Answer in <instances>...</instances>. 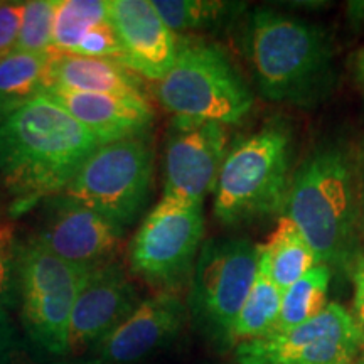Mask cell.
I'll use <instances>...</instances> for the list:
<instances>
[{
	"instance_id": "6da1fadb",
	"label": "cell",
	"mask_w": 364,
	"mask_h": 364,
	"mask_svg": "<svg viewBox=\"0 0 364 364\" xmlns=\"http://www.w3.org/2000/svg\"><path fill=\"white\" fill-rule=\"evenodd\" d=\"M284 215L309 241L318 263L332 275H351L363 255L353 140L326 136L309 150L295 166Z\"/></svg>"
},
{
	"instance_id": "7a4b0ae2",
	"label": "cell",
	"mask_w": 364,
	"mask_h": 364,
	"mask_svg": "<svg viewBox=\"0 0 364 364\" xmlns=\"http://www.w3.org/2000/svg\"><path fill=\"white\" fill-rule=\"evenodd\" d=\"M100 145L88 129L41 93L0 117V179L27 208L65 193Z\"/></svg>"
},
{
	"instance_id": "3957f363",
	"label": "cell",
	"mask_w": 364,
	"mask_h": 364,
	"mask_svg": "<svg viewBox=\"0 0 364 364\" xmlns=\"http://www.w3.org/2000/svg\"><path fill=\"white\" fill-rule=\"evenodd\" d=\"M241 48L258 93L272 103L314 108L338 83L336 49L324 27L275 7L245 16Z\"/></svg>"
},
{
	"instance_id": "277c9868",
	"label": "cell",
	"mask_w": 364,
	"mask_h": 364,
	"mask_svg": "<svg viewBox=\"0 0 364 364\" xmlns=\"http://www.w3.org/2000/svg\"><path fill=\"white\" fill-rule=\"evenodd\" d=\"M294 132L272 120L230 145L216 188L213 215L223 226L282 216L295 172Z\"/></svg>"
},
{
	"instance_id": "5b68a950",
	"label": "cell",
	"mask_w": 364,
	"mask_h": 364,
	"mask_svg": "<svg viewBox=\"0 0 364 364\" xmlns=\"http://www.w3.org/2000/svg\"><path fill=\"white\" fill-rule=\"evenodd\" d=\"M159 103L172 118L240 124L252 112L255 95L220 46L179 38L171 71L156 85Z\"/></svg>"
},
{
	"instance_id": "8992f818",
	"label": "cell",
	"mask_w": 364,
	"mask_h": 364,
	"mask_svg": "<svg viewBox=\"0 0 364 364\" xmlns=\"http://www.w3.org/2000/svg\"><path fill=\"white\" fill-rule=\"evenodd\" d=\"M258 245L221 236L204 241L189 280L188 312L196 331L218 353L236 348L233 329L258 273Z\"/></svg>"
},
{
	"instance_id": "52a82bcc",
	"label": "cell",
	"mask_w": 364,
	"mask_h": 364,
	"mask_svg": "<svg viewBox=\"0 0 364 364\" xmlns=\"http://www.w3.org/2000/svg\"><path fill=\"white\" fill-rule=\"evenodd\" d=\"M154 176L156 157L147 135L130 136L100 145L65 194L125 230L147 208Z\"/></svg>"
},
{
	"instance_id": "ba28073f",
	"label": "cell",
	"mask_w": 364,
	"mask_h": 364,
	"mask_svg": "<svg viewBox=\"0 0 364 364\" xmlns=\"http://www.w3.org/2000/svg\"><path fill=\"white\" fill-rule=\"evenodd\" d=\"M86 272L61 260L36 238L17 250L22 321L38 349L59 358L68 354L73 306Z\"/></svg>"
},
{
	"instance_id": "9c48e42d",
	"label": "cell",
	"mask_w": 364,
	"mask_h": 364,
	"mask_svg": "<svg viewBox=\"0 0 364 364\" xmlns=\"http://www.w3.org/2000/svg\"><path fill=\"white\" fill-rule=\"evenodd\" d=\"M204 231L203 204L162 198L132 240L130 272L159 292L176 294L189 284Z\"/></svg>"
},
{
	"instance_id": "30bf717a",
	"label": "cell",
	"mask_w": 364,
	"mask_h": 364,
	"mask_svg": "<svg viewBox=\"0 0 364 364\" xmlns=\"http://www.w3.org/2000/svg\"><path fill=\"white\" fill-rule=\"evenodd\" d=\"M363 346L364 334L353 314L329 302L306 324L243 341L235 358L238 364H353Z\"/></svg>"
},
{
	"instance_id": "8fae6325",
	"label": "cell",
	"mask_w": 364,
	"mask_h": 364,
	"mask_svg": "<svg viewBox=\"0 0 364 364\" xmlns=\"http://www.w3.org/2000/svg\"><path fill=\"white\" fill-rule=\"evenodd\" d=\"M228 150V127L172 118L164 149L162 198L203 204L216 188Z\"/></svg>"
},
{
	"instance_id": "7c38bea8",
	"label": "cell",
	"mask_w": 364,
	"mask_h": 364,
	"mask_svg": "<svg viewBox=\"0 0 364 364\" xmlns=\"http://www.w3.org/2000/svg\"><path fill=\"white\" fill-rule=\"evenodd\" d=\"M124 233V228L61 193L49 199L36 240L61 260L91 270L113 262Z\"/></svg>"
},
{
	"instance_id": "4fadbf2b",
	"label": "cell",
	"mask_w": 364,
	"mask_h": 364,
	"mask_svg": "<svg viewBox=\"0 0 364 364\" xmlns=\"http://www.w3.org/2000/svg\"><path fill=\"white\" fill-rule=\"evenodd\" d=\"M142 302L135 285L120 263L91 268L86 272L73 306L68 354L80 356L97 346L105 336L124 322Z\"/></svg>"
},
{
	"instance_id": "5bb4252c",
	"label": "cell",
	"mask_w": 364,
	"mask_h": 364,
	"mask_svg": "<svg viewBox=\"0 0 364 364\" xmlns=\"http://www.w3.org/2000/svg\"><path fill=\"white\" fill-rule=\"evenodd\" d=\"M188 306L177 294L157 292L91 349V359L112 364H140L174 344L188 324Z\"/></svg>"
},
{
	"instance_id": "9a60e30c",
	"label": "cell",
	"mask_w": 364,
	"mask_h": 364,
	"mask_svg": "<svg viewBox=\"0 0 364 364\" xmlns=\"http://www.w3.org/2000/svg\"><path fill=\"white\" fill-rule=\"evenodd\" d=\"M108 22L122 46L124 63L135 75L161 81L177 56L179 38L149 0H108Z\"/></svg>"
},
{
	"instance_id": "2e32d148",
	"label": "cell",
	"mask_w": 364,
	"mask_h": 364,
	"mask_svg": "<svg viewBox=\"0 0 364 364\" xmlns=\"http://www.w3.org/2000/svg\"><path fill=\"white\" fill-rule=\"evenodd\" d=\"M43 95L88 129L102 145L147 135L154 122L152 107L142 95L85 93L56 88L46 90Z\"/></svg>"
},
{
	"instance_id": "e0dca14e",
	"label": "cell",
	"mask_w": 364,
	"mask_h": 364,
	"mask_svg": "<svg viewBox=\"0 0 364 364\" xmlns=\"http://www.w3.org/2000/svg\"><path fill=\"white\" fill-rule=\"evenodd\" d=\"M53 88L145 97L144 83L139 76L118 59L86 58L54 51L46 70L43 91Z\"/></svg>"
},
{
	"instance_id": "ac0fdd59",
	"label": "cell",
	"mask_w": 364,
	"mask_h": 364,
	"mask_svg": "<svg viewBox=\"0 0 364 364\" xmlns=\"http://www.w3.org/2000/svg\"><path fill=\"white\" fill-rule=\"evenodd\" d=\"M258 268L282 292L318 265L316 252L295 223L285 215L279 216L275 230L267 243L258 245Z\"/></svg>"
},
{
	"instance_id": "d6986e66",
	"label": "cell",
	"mask_w": 364,
	"mask_h": 364,
	"mask_svg": "<svg viewBox=\"0 0 364 364\" xmlns=\"http://www.w3.org/2000/svg\"><path fill=\"white\" fill-rule=\"evenodd\" d=\"M152 6L174 34L220 29L247 11L243 2L220 0H152Z\"/></svg>"
},
{
	"instance_id": "ffe728a7",
	"label": "cell",
	"mask_w": 364,
	"mask_h": 364,
	"mask_svg": "<svg viewBox=\"0 0 364 364\" xmlns=\"http://www.w3.org/2000/svg\"><path fill=\"white\" fill-rule=\"evenodd\" d=\"M51 54L14 51L0 59V117L41 95Z\"/></svg>"
},
{
	"instance_id": "44dd1931",
	"label": "cell",
	"mask_w": 364,
	"mask_h": 364,
	"mask_svg": "<svg viewBox=\"0 0 364 364\" xmlns=\"http://www.w3.org/2000/svg\"><path fill=\"white\" fill-rule=\"evenodd\" d=\"M332 270L318 263L282 292L279 318L270 332L294 329L312 321L327 307V295L332 280Z\"/></svg>"
},
{
	"instance_id": "7402d4cb",
	"label": "cell",
	"mask_w": 364,
	"mask_h": 364,
	"mask_svg": "<svg viewBox=\"0 0 364 364\" xmlns=\"http://www.w3.org/2000/svg\"><path fill=\"white\" fill-rule=\"evenodd\" d=\"M280 304L282 290L258 268L257 279L236 318L233 329L235 344L238 346L243 341L267 336L279 318Z\"/></svg>"
},
{
	"instance_id": "603a6c76",
	"label": "cell",
	"mask_w": 364,
	"mask_h": 364,
	"mask_svg": "<svg viewBox=\"0 0 364 364\" xmlns=\"http://www.w3.org/2000/svg\"><path fill=\"white\" fill-rule=\"evenodd\" d=\"M108 24L105 0H58L51 51L73 54L93 27Z\"/></svg>"
},
{
	"instance_id": "cb8c5ba5",
	"label": "cell",
	"mask_w": 364,
	"mask_h": 364,
	"mask_svg": "<svg viewBox=\"0 0 364 364\" xmlns=\"http://www.w3.org/2000/svg\"><path fill=\"white\" fill-rule=\"evenodd\" d=\"M58 0H31L24 4L17 53H46L51 51L54 19H56Z\"/></svg>"
},
{
	"instance_id": "d4e9b609",
	"label": "cell",
	"mask_w": 364,
	"mask_h": 364,
	"mask_svg": "<svg viewBox=\"0 0 364 364\" xmlns=\"http://www.w3.org/2000/svg\"><path fill=\"white\" fill-rule=\"evenodd\" d=\"M17 250L14 231L7 223H0V306H16L19 297L17 279Z\"/></svg>"
},
{
	"instance_id": "484cf974",
	"label": "cell",
	"mask_w": 364,
	"mask_h": 364,
	"mask_svg": "<svg viewBox=\"0 0 364 364\" xmlns=\"http://www.w3.org/2000/svg\"><path fill=\"white\" fill-rule=\"evenodd\" d=\"M73 54L86 58H110L120 59L122 46L118 41L115 31L108 24H102L88 31V34L81 39V43Z\"/></svg>"
},
{
	"instance_id": "4316f807",
	"label": "cell",
	"mask_w": 364,
	"mask_h": 364,
	"mask_svg": "<svg viewBox=\"0 0 364 364\" xmlns=\"http://www.w3.org/2000/svg\"><path fill=\"white\" fill-rule=\"evenodd\" d=\"M24 4L0 2V59L14 53L19 38Z\"/></svg>"
},
{
	"instance_id": "83f0119b",
	"label": "cell",
	"mask_w": 364,
	"mask_h": 364,
	"mask_svg": "<svg viewBox=\"0 0 364 364\" xmlns=\"http://www.w3.org/2000/svg\"><path fill=\"white\" fill-rule=\"evenodd\" d=\"M349 279L353 282V317L356 318L358 326L361 327L364 334V255L354 263Z\"/></svg>"
},
{
	"instance_id": "f1b7e54d",
	"label": "cell",
	"mask_w": 364,
	"mask_h": 364,
	"mask_svg": "<svg viewBox=\"0 0 364 364\" xmlns=\"http://www.w3.org/2000/svg\"><path fill=\"white\" fill-rule=\"evenodd\" d=\"M356 154V176H358V206H359V238L364 255V134L354 142Z\"/></svg>"
},
{
	"instance_id": "f546056e",
	"label": "cell",
	"mask_w": 364,
	"mask_h": 364,
	"mask_svg": "<svg viewBox=\"0 0 364 364\" xmlns=\"http://www.w3.org/2000/svg\"><path fill=\"white\" fill-rule=\"evenodd\" d=\"M346 19L354 29L364 27V0H351L346 4Z\"/></svg>"
},
{
	"instance_id": "4dcf8cb0",
	"label": "cell",
	"mask_w": 364,
	"mask_h": 364,
	"mask_svg": "<svg viewBox=\"0 0 364 364\" xmlns=\"http://www.w3.org/2000/svg\"><path fill=\"white\" fill-rule=\"evenodd\" d=\"M6 364H39V361L33 356V354L29 353V349H27L26 346L19 341V343L14 346L11 354H9Z\"/></svg>"
},
{
	"instance_id": "1f68e13d",
	"label": "cell",
	"mask_w": 364,
	"mask_h": 364,
	"mask_svg": "<svg viewBox=\"0 0 364 364\" xmlns=\"http://www.w3.org/2000/svg\"><path fill=\"white\" fill-rule=\"evenodd\" d=\"M19 343V338H17L16 331H7V332H0V364H6L7 358L11 351L14 349V346Z\"/></svg>"
},
{
	"instance_id": "d6a6232c",
	"label": "cell",
	"mask_w": 364,
	"mask_h": 364,
	"mask_svg": "<svg viewBox=\"0 0 364 364\" xmlns=\"http://www.w3.org/2000/svg\"><path fill=\"white\" fill-rule=\"evenodd\" d=\"M353 66H354V76H356L359 85L364 86V48H361L356 54H354Z\"/></svg>"
},
{
	"instance_id": "836d02e7",
	"label": "cell",
	"mask_w": 364,
	"mask_h": 364,
	"mask_svg": "<svg viewBox=\"0 0 364 364\" xmlns=\"http://www.w3.org/2000/svg\"><path fill=\"white\" fill-rule=\"evenodd\" d=\"M14 326L11 324V321H9L6 311H4V307L0 306V332H7V331H12Z\"/></svg>"
},
{
	"instance_id": "e575fe53",
	"label": "cell",
	"mask_w": 364,
	"mask_h": 364,
	"mask_svg": "<svg viewBox=\"0 0 364 364\" xmlns=\"http://www.w3.org/2000/svg\"><path fill=\"white\" fill-rule=\"evenodd\" d=\"M53 364H112V363H103L98 359H88V361H54Z\"/></svg>"
},
{
	"instance_id": "d590c367",
	"label": "cell",
	"mask_w": 364,
	"mask_h": 364,
	"mask_svg": "<svg viewBox=\"0 0 364 364\" xmlns=\"http://www.w3.org/2000/svg\"><path fill=\"white\" fill-rule=\"evenodd\" d=\"M353 364H364V358H363L361 361H359V363H353Z\"/></svg>"
}]
</instances>
